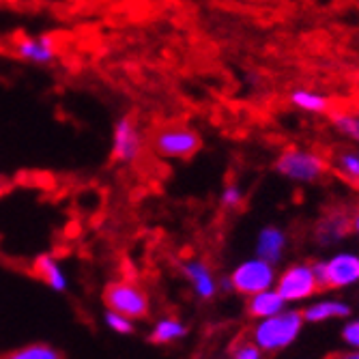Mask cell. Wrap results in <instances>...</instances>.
<instances>
[{"mask_svg":"<svg viewBox=\"0 0 359 359\" xmlns=\"http://www.w3.org/2000/svg\"><path fill=\"white\" fill-rule=\"evenodd\" d=\"M153 151L164 159H189L203 147V138L187 125H161L151 138Z\"/></svg>","mask_w":359,"mask_h":359,"instance_id":"2","label":"cell"},{"mask_svg":"<svg viewBox=\"0 0 359 359\" xmlns=\"http://www.w3.org/2000/svg\"><path fill=\"white\" fill-rule=\"evenodd\" d=\"M325 359H359V348L357 351H334Z\"/></svg>","mask_w":359,"mask_h":359,"instance_id":"25","label":"cell"},{"mask_svg":"<svg viewBox=\"0 0 359 359\" xmlns=\"http://www.w3.org/2000/svg\"><path fill=\"white\" fill-rule=\"evenodd\" d=\"M183 276L191 284L194 292L201 299H213L217 292V280L207 263H203L201 258H191L183 265Z\"/></svg>","mask_w":359,"mask_h":359,"instance_id":"10","label":"cell"},{"mask_svg":"<svg viewBox=\"0 0 359 359\" xmlns=\"http://www.w3.org/2000/svg\"><path fill=\"white\" fill-rule=\"evenodd\" d=\"M142 151H144V136L138 123L132 116H121L112 129L110 159L121 166H132L142 157Z\"/></svg>","mask_w":359,"mask_h":359,"instance_id":"6","label":"cell"},{"mask_svg":"<svg viewBox=\"0 0 359 359\" xmlns=\"http://www.w3.org/2000/svg\"><path fill=\"white\" fill-rule=\"evenodd\" d=\"M106 325H108V330H112L114 334H123V336L134 334V320L118 314V312H112V310L106 312Z\"/></svg>","mask_w":359,"mask_h":359,"instance_id":"19","label":"cell"},{"mask_svg":"<svg viewBox=\"0 0 359 359\" xmlns=\"http://www.w3.org/2000/svg\"><path fill=\"white\" fill-rule=\"evenodd\" d=\"M351 226H353V224H351V219H348L344 213H340V211L327 213V215H325V217L316 224L314 237H316L318 243L327 245V243H334V241L346 237L348 231H351Z\"/></svg>","mask_w":359,"mask_h":359,"instance_id":"13","label":"cell"},{"mask_svg":"<svg viewBox=\"0 0 359 359\" xmlns=\"http://www.w3.org/2000/svg\"><path fill=\"white\" fill-rule=\"evenodd\" d=\"M276 170L290 179V181H299V183H312L320 179L327 170V164L314 153L299 151V149H288L284 151L278 161H276Z\"/></svg>","mask_w":359,"mask_h":359,"instance_id":"7","label":"cell"},{"mask_svg":"<svg viewBox=\"0 0 359 359\" xmlns=\"http://www.w3.org/2000/svg\"><path fill=\"white\" fill-rule=\"evenodd\" d=\"M334 123H336V127L340 129L342 134L359 140V118H355L351 114H336L334 116Z\"/></svg>","mask_w":359,"mask_h":359,"instance_id":"21","label":"cell"},{"mask_svg":"<svg viewBox=\"0 0 359 359\" xmlns=\"http://www.w3.org/2000/svg\"><path fill=\"white\" fill-rule=\"evenodd\" d=\"M342 338H344V342H346L348 346L359 348V320H353V323L346 325L344 332H342Z\"/></svg>","mask_w":359,"mask_h":359,"instance_id":"24","label":"cell"},{"mask_svg":"<svg viewBox=\"0 0 359 359\" xmlns=\"http://www.w3.org/2000/svg\"><path fill=\"white\" fill-rule=\"evenodd\" d=\"M32 276L56 292H65L69 288L67 273H65V269L60 267L54 254H39L35 260H32Z\"/></svg>","mask_w":359,"mask_h":359,"instance_id":"11","label":"cell"},{"mask_svg":"<svg viewBox=\"0 0 359 359\" xmlns=\"http://www.w3.org/2000/svg\"><path fill=\"white\" fill-rule=\"evenodd\" d=\"M241 203H243V191H241V187L237 183L224 185V189L219 194V205L224 209H237V207H241Z\"/></svg>","mask_w":359,"mask_h":359,"instance_id":"20","label":"cell"},{"mask_svg":"<svg viewBox=\"0 0 359 359\" xmlns=\"http://www.w3.org/2000/svg\"><path fill=\"white\" fill-rule=\"evenodd\" d=\"M104 304L108 310L118 312L132 320L147 318L151 312L147 290L132 280H112L104 288Z\"/></svg>","mask_w":359,"mask_h":359,"instance_id":"3","label":"cell"},{"mask_svg":"<svg viewBox=\"0 0 359 359\" xmlns=\"http://www.w3.org/2000/svg\"><path fill=\"white\" fill-rule=\"evenodd\" d=\"M318 292L344 288L359 282V256L357 254H338L332 260L312 265Z\"/></svg>","mask_w":359,"mask_h":359,"instance_id":"5","label":"cell"},{"mask_svg":"<svg viewBox=\"0 0 359 359\" xmlns=\"http://www.w3.org/2000/svg\"><path fill=\"white\" fill-rule=\"evenodd\" d=\"M276 290L284 302H302L318 292L312 265H290L276 278Z\"/></svg>","mask_w":359,"mask_h":359,"instance_id":"8","label":"cell"},{"mask_svg":"<svg viewBox=\"0 0 359 359\" xmlns=\"http://www.w3.org/2000/svg\"><path fill=\"white\" fill-rule=\"evenodd\" d=\"M276 284V269L271 263L263 258H250V260H243L241 265L235 267V271L231 273L224 282V286L233 288L239 295H256V292L265 290V288H271Z\"/></svg>","mask_w":359,"mask_h":359,"instance_id":"4","label":"cell"},{"mask_svg":"<svg viewBox=\"0 0 359 359\" xmlns=\"http://www.w3.org/2000/svg\"><path fill=\"white\" fill-rule=\"evenodd\" d=\"M353 228H355V231L359 233V215L355 217V222H353Z\"/></svg>","mask_w":359,"mask_h":359,"instance_id":"26","label":"cell"},{"mask_svg":"<svg viewBox=\"0 0 359 359\" xmlns=\"http://www.w3.org/2000/svg\"><path fill=\"white\" fill-rule=\"evenodd\" d=\"M13 54L20 60H26L30 65H39V67H48L58 56L56 43L50 35H26L18 37L13 41Z\"/></svg>","mask_w":359,"mask_h":359,"instance_id":"9","label":"cell"},{"mask_svg":"<svg viewBox=\"0 0 359 359\" xmlns=\"http://www.w3.org/2000/svg\"><path fill=\"white\" fill-rule=\"evenodd\" d=\"M284 250H286V235L280 231V228L267 226V228H263V231H260L258 243H256L258 258H263V260H267V263L276 265L278 260L282 258Z\"/></svg>","mask_w":359,"mask_h":359,"instance_id":"12","label":"cell"},{"mask_svg":"<svg viewBox=\"0 0 359 359\" xmlns=\"http://www.w3.org/2000/svg\"><path fill=\"white\" fill-rule=\"evenodd\" d=\"M340 166H342V170H344L351 179H359V157H357V155H351V153L342 155V157H340Z\"/></svg>","mask_w":359,"mask_h":359,"instance_id":"23","label":"cell"},{"mask_svg":"<svg viewBox=\"0 0 359 359\" xmlns=\"http://www.w3.org/2000/svg\"><path fill=\"white\" fill-rule=\"evenodd\" d=\"M185 336H187V325L179 318L168 316V318H161L155 323L149 340L153 344H170V342H177Z\"/></svg>","mask_w":359,"mask_h":359,"instance_id":"15","label":"cell"},{"mask_svg":"<svg viewBox=\"0 0 359 359\" xmlns=\"http://www.w3.org/2000/svg\"><path fill=\"white\" fill-rule=\"evenodd\" d=\"M0 359H62V357L50 344H28V346L15 348V351L3 355Z\"/></svg>","mask_w":359,"mask_h":359,"instance_id":"17","label":"cell"},{"mask_svg":"<svg viewBox=\"0 0 359 359\" xmlns=\"http://www.w3.org/2000/svg\"><path fill=\"white\" fill-rule=\"evenodd\" d=\"M351 314V308L346 304L340 302H318L314 306H308L302 316L304 320L310 323H323V320H330V318H344Z\"/></svg>","mask_w":359,"mask_h":359,"instance_id":"16","label":"cell"},{"mask_svg":"<svg viewBox=\"0 0 359 359\" xmlns=\"http://www.w3.org/2000/svg\"><path fill=\"white\" fill-rule=\"evenodd\" d=\"M290 102L292 106H297L299 110H306V112H325L330 108V102L325 100L323 95H316L310 90H295L290 95Z\"/></svg>","mask_w":359,"mask_h":359,"instance_id":"18","label":"cell"},{"mask_svg":"<svg viewBox=\"0 0 359 359\" xmlns=\"http://www.w3.org/2000/svg\"><path fill=\"white\" fill-rule=\"evenodd\" d=\"M233 359H265V355L252 340H248L233 351Z\"/></svg>","mask_w":359,"mask_h":359,"instance_id":"22","label":"cell"},{"mask_svg":"<svg viewBox=\"0 0 359 359\" xmlns=\"http://www.w3.org/2000/svg\"><path fill=\"white\" fill-rule=\"evenodd\" d=\"M284 304L286 302L280 297V292L271 286V288L256 292V295H250L248 314L252 318H267V316H273L280 310H284Z\"/></svg>","mask_w":359,"mask_h":359,"instance_id":"14","label":"cell"},{"mask_svg":"<svg viewBox=\"0 0 359 359\" xmlns=\"http://www.w3.org/2000/svg\"><path fill=\"white\" fill-rule=\"evenodd\" d=\"M302 327L304 316L299 310H280L273 316L258 318L250 332V338L263 353H278L297 340Z\"/></svg>","mask_w":359,"mask_h":359,"instance_id":"1","label":"cell"}]
</instances>
